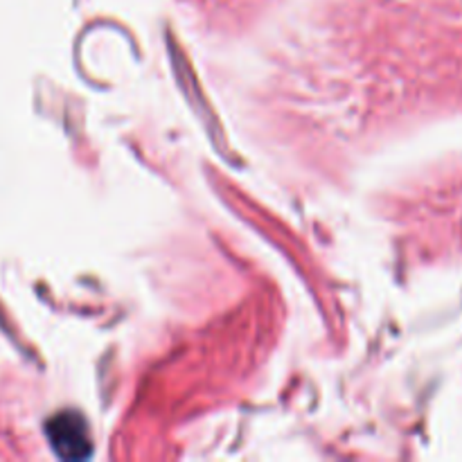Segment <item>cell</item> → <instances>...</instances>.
<instances>
[{
  "label": "cell",
  "instance_id": "obj_1",
  "mask_svg": "<svg viewBox=\"0 0 462 462\" xmlns=\"http://www.w3.org/2000/svg\"><path fill=\"white\" fill-rule=\"evenodd\" d=\"M45 438L50 449L61 460L81 462L93 456V438L84 415L75 411H61L45 422Z\"/></svg>",
  "mask_w": 462,
  "mask_h": 462
}]
</instances>
